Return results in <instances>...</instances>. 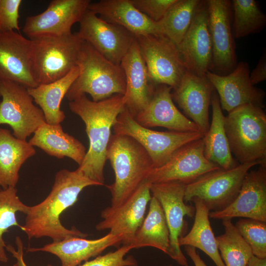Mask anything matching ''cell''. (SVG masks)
I'll use <instances>...</instances> for the list:
<instances>
[{"mask_svg":"<svg viewBox=\"0 0 266 266\" xmlns=\"http://www.w3.org/2000/svg\"><path fill=\"white\" fill-rule=\"evenodd\" d=\"M90 186L100 185L77 169L74 171L66 169L59 170L47 197L39 203L29 206L21 230L29 239L48 237L56 242L70 237L86 238L87 234L75 227L71 229L65 227L60 217L77 201L81 191Z\"/></svg>","mask_w":266,"mask_h":266,"instance_id":"6da1fadb","label":"cell"},{"mask_svg":"<svg viewBox=\"0 0 266 266\" xmlns=\"http://www.w3.org/2000/svg\"><path fill=\"white\" fill-rule=\"evenodd\" d=\"M69 107L84 122L89 141L84 159L77 169L100 186L103 185V169L111 130L117 117L125 107L123 95H115L95 102L83 95L69 101Z\"/></svg>","mask_w":266,"mask_h":266,"instance_id":"7a4b0ae2","label":"cell"},{"mask_svg":"<svg viewBox=\"0 0 266 266\" xmlns=\"http://www.w3.org/2000/svg\"><path fill=\"white\" fill-rule=\"evenodd\" d=\"M114 170L115 181L106 185L111 195V206L123 203L145 181L154 168L145 149L130 136L111 134L106 151Z\"/></svg>","mask_w":266,"mask_h":266,"instance_id":"3957f363","label":"cell"},{"mask_svg":"<svg viewBox=\"0 0 266 266\" xmlns=\"http://www.w3.org/2000/svg\"><path fill=\"white\" fill-rule=\"evenodd\" d=\"M77 66L79 74L65 96L69 101L86 94L95 102L124 95L126 80L120 65L111 62L84 41Z\"/></svg>","mask_w":266,"mask_h":266,"instance_id":"277c9868","label":"cell"},{"mask_svg":"<svg viewBox=\"0 0 266 266\" xmlns=\"http://www.w3.org/2000/svg\"><path fill=\"white\" fill-rule=\"evenodd\" d=\"M225 129L232 154L239 164L266 162V114L251 104L225 117Z\"/></svg>","mask_w":266,"mask_h":266,"instance_id":"5b68a950","label":"cell"},{"mask_svg":"<svg viewBox=\"0 0 266 266\" xmlns=\"http://www.w3.org/2000/svg\"><path fill=\"white\" fill-rule=\"evenodd\" d=\"M33 43V70L38 85L59 80L77 66L84 40L77 33L44 35L31 39Z\"/></svg>","mask_w":266,"mask_h":266,"instance_id":"8992f818","label":"cell"},{"mask_svg":"<svg viewBox=\"0 0 266 266\" xmlns=\"http://www.w3.org/2000/svg\"><path fill=\"white\" fill-rule=\"evenodd\" d=\"M265 163L239 164L230 169L220 168L210 171L186 185L184 201L187 202L198 198L210 212L222 210L235 199L249 169Z\"/></svg>","mask_w":266,"mask_h":266,"instance_id":"52a82bcc","label":"cell"},{"mask_svg":"<svg viewBox=\"0 0 266 266\" xmlns=\"http://www.w3.org/2000/svg\"><path fill=\"white\" fill-rule=\"evenodd\" d=\"M114 133L131 137L149 154L154 168L161 166L181 147L202 138L201 132H159L139 124L125 107L112 127Z\"/></svg>","mask_w":266,"mask_h":266,"instance_id":"ba28073f","label":"cell"},{"mask_svg":"<svg viewBox=\"0 0 266 266\" xmlns=\"http://www.w3.org/2000/svg\"><path fill=\"white\" fill-rule=\"evenodd\" d=\"M0 125L9 126L16 138L26 140L45 122L42 110L34 104L27 87L0 80Z\"/></svg>","mask_w":266,"mask_h":266,"instance_id":"9c48e42d","label":"cell"},{"mask_svg":"<svg viewBox=\"0 0 266 266\" xmlns=\"http://www.w3.org/2000/svg\"><path fill=\"white\" fill-rule=\"evenodd\" d=\"M150 78L155 85L176 87L188 72L177 45L161 34L135 36Z\"/></svg>","mask_w":266,"mask_h":266,"instance_id":"30bf717a","label":"cell"},{"mask_svg":"<svg viewBox=\"0 0 266 266\" xmlns=\"http://www.w3.org/2000/svg\"><path fill=\"white\" fill-rule=\"evenodd\" d=\"M186 184L178 181L150 184V191L160 202L169 232L170 249L168 256L181 266H188L187 258L179 243L184 236L187 224L185 216L193 218L195 206L186 203L184 194Z\"/></svg>","mask_w":266,"mask_h":266,"instance_id":"8fae6325","label":"cell"},{"mask_svg":"<svg viewBox=\"0 0 266 266\" xmlns=\"http://www.w3.org/2000/svg\"><path fill=\"white\" fill-rule=\"evenodd\" d=\"M206 3L212 50L209 71L226 75L230 73L238 63L231 25V1L207 0Z\"/></svg>","mask_w":266,"mask_h":266,"instance_id":"7c38bea8","label":"cell"},{"mask_svg":"<svg viewBox=\"0 0 266 266\" xmlns=\"http://www.w3.org/2000/svg\"><path fill=\"white\" fill-rule=\"evenodd\" d=\"M220 168L205 158L202 138L176 150L166 163L152 169L146 181L150 184L178 181L187 185Z\"/></svg>","mask_w":266,"mask_h":266,"instance_id":"4fadbf2b","label":"cell"},{"mask_svg":"<svg viewBox=\"0 0 266 266\" xmlns=\"http://www.w3.org/2000/svg\"><path fill=\"white\" fill-rule=\"evenodd\" d=\"M81 38L117 65L129 50L135 36L124 28L109 23L88 9L79 21Z\"/></svg>","mask_w":266,"mask_h":266,"instance_id":"5bb4252c","label":"cell"},{"mask_svg":"<svg viewBox=\"0 0 266 266\" xmlns=\"http://www.w3.org/2000/svg\"><path fill=\"white\" fill-rule=\"evenodd\" d=\"M150 184L145 181L121 204L103 210L100 215L103 220L96 225V230H109L112 234L122 235L123 245H129L145 217L152 198Z\"/></svg>","mask_w":266,"mask_h":266,"instance_id":"9a60e30c","label":"cell"},{"mask_svg":"<svg viewBox=\"0 0 266 266\" xmlns=\"http://www.w3.org/2000/svg\"><path fill=\"white\" fill-rule=\"evenodd\" d=\"M91 2L90 0H52L44 11L26 18L23 32L30 39L69 34L73 25L79 22Z\"/></svg>","mask_w":266,"mask_h":266,"instance_id":"2e32d148","label":"cell"},{"mask_svg":"<svg viewBox=\"0 0 266 266\" xmlns=\"http://www.w3.org/2000/svg\"><path fill=\"white\" fill-rule=\"evenodd\" d=\"M0 80L27 88L38 85L33 70V43L15 31L0 33Z\"/></svg>","mask_w":266,"mask_h":266,"instance_id":"e0dca14e","label":"cell"},{"mask_svg":"<svg viewBox=\"0 0 266 266\" xmlns=\"http://www.w3.org/2000/svg\"><path fill=\"white\" fill-rule=\"evenodd\" d=\"M249 66L240 62L229 74L220 75L208 71L206 76L216 90L222 109L228 113L240 106L251 104L264 107L266 93L253 85Z\"/></svg>","mask_w":266,"mask_h":266,"instance_id":"ac0fdd59","label":"cell"},{"mask_svg":"<svg viewBox=\"0 0 266 266\" xmlns=\"http://www.w3.org/2000/svg\"><path fill=\"white\" fill-rule=\"evenodd\" d=\"M259 166L248 172L233 201L222 210L210 211V218L223 220L241 217L266 222V163Z\"/></svg>","mask_w":266,"mask_h":266,"instance_id":"d6986e66","label":"cell"},{"mask_svg":"<svg viewBox=\"0 0 266 266\" xmlns=\"http://www.w3.org/2000/svg\"><path fill=\"white\" fill-rule=\"evenodd\" d=\"M188 70L205 76L212 62V44L208 27L206 0H202L183 38L177 45Z\"/></svg>","mask_w":266,"mask_h":266,"instance_id":"ffe728a7","label":"cell"},{"mask_svg":"<svg viewBox=\"0 0 266 266\" xmlns=\"http://www.w3.org/2000/svg\"><path fill=\"white\" fill-rule=\"evenodd\" d=\"M173 101L199 128L204 135L207 132L209 108L215 89L206 76H199L187 72L178 85L172 89Z\"/></svg>","mask_w":266,"mask_h":266,"instance_id":"44dd1931","label":"cell"},{"mask_svg":"<svg viewBox=\"0 0 266 266\" xmlns=\"http://www.w3.org/2000/svg\"><path fill=\"white\" fill-rule=\"evenodd\" d=\"M120 66L126 80L125 107L134 118L147 106L156 87L150 78L135 38Z\"/></svg>","mask_w":266,"mask_h":266,"instance_id":"7402d4cb","label":"cell"},{"mask_svg":"<svg viewBox=\"0 0 266 266\" xmlns=\"http://www.w3.org/2000/svg\"><path fill=\"white\" fill-rule=\"evenodd\" d=\"M171 90L166 85L156 86L147 106L134 117L135 121L147 128L162 127L171 131L201 132L195 123L177 109L171 97Z\"/></svg>","mask_w":266,"mask_h":266,"instance_id":"603a6c76","label":"cell"},{"mask_svg":"<svg viewBox=\"0 0 266 266\" xmlns=\"http://www.w3.org/2000/svg\"><path fill=\"white\" fill-rule=\"evenodd\" d=\"M124 239L122 235L110 233L96 239L70 237L62 241H53L42 247L28 248L27 252L50 253L60 259L61 266H77L83 262L99 256L110 246L118 247Z\"/></svg>","mask_w":266,"mask_h":266,"instance_id":"cb8c5ba5","label":"cell"},{"mask_svg":"<svg viewBox=\"0 0 266 266\" xmlns=\"http://www.w3.org/2000/svg\"><path fill=\"white\" fill-rule=\"evenodd\" d=\"M88 9L105 21L124 28L134 36L161 34L158 23L138 10L130 0L91 2Z\"/></svg>","mask_w":266,"mask_h":266,"instance_id":"d4e9b609","label":"cell"},{"mask_svg":"<svg viewBox=\"0 0 266 266\" xmlns=\"http://www.w3.org/2000/svg\"><path fill=\"white\" fill-rule=\"evenodd\" d=\"M28 142L51 156L59 159L66 157L79 166L83 162L87 152L79 140L63 131L61 124L44 123L35 130Z\"/></svg>","mask_w":266,"mask_h":266,"instance_id":"484cf974","label":"cell"},{"mask_svg":"<svg viewBox=\"0 0 266 266\" xmlns=\"http://www.w3.org/2000/svg\"><path fill=\"white\" fill-rule=\"evenodd\" d=\"M35 153L28 141L19 139L9 130L0 128V187H15L21 166Z\"/></svg>","mask_w":266,"mask_h":266,"instance_id":"4316f807","label":"cell"},{"mask_svg":"<svg viewBox=\"0 0 266 266\" xmlns=\"http://www.w3.org/2000/svg\"><path fill=\"white\" fill-rule=\"evenodd\" d=\"M212 119L209 129L203 137L204 154L209 161L221 168L228 169L234 167L239 164L233 156L225 129V116L214 91L212 94Z\"/></svg>","mask_w":266,"mask_h":266,"instance_id":"83f0119b","label":"cell"},{"mask_svg":"<svg viewBox=\"0 0 266 266\" xmlns=\"http://www.w3.org/2000/svg\"><path fill=\"white\" fill-rule=\"evenodd\" d=\"M79 72V67L77 66L59 80L28 88L33 101L42 110L46 123L60 124L65 119V112L61 108V102L77 77Z\"/></svg>","mask_w":266,"mask_h":266,"instance_id":"f1b7e54d","label":"cell"},{"mask_svg":"<svg viewBox=\"0 0 266 266\" xmlns=\"http://www.w3.org/2000/svg\"><path fill=\"white\" fill-rule=\"evenodd\" d=\"M129 245L133 249L153 247L168 255L169 232L163 208L154 197L152 196L148 213Z\"/></svg>","mask_w":266,"mask_h":266,"instance_id":"f546056e","label":"cell"},{"mask_svg":"<svg viewBox=\"0 0 266 266\" xmlns=\"http://www.w3.org/2000/svg\"><path fill=\"white\" fill-rule=\"evenodd\" d=\"M191 201L194 202L196 209L194 224L190 231L180 238V246L198 248L209 256L216 266H225L211 227L210 211L200 199L194 198Z\"/></svg>","mask_w":266,"mask_h":266,"instance_id":"4dcf8cb0","label":"cell"},{"mask_svg":"<svg viewBox=\"0 0 266 266\" xmlns=\"http://www.w3.org/2000/svg\"><path fill=\"white\" fill-rule=\"evenodd\" d=\"M202 0H177L158 22L160 34L177 45L188 30Z\"/></svg>","mask_w":266,"mask_h":266,"instance_id":"1f68e13d","label":"cell"},{"mask_svg":"<svg viewBox=\"0 0 266 266\" xmlns=\"http://www.w3.org/2000/svg\"><path fill=\"white\" fill-rule=\"evenodd\" d=\"M222 224L225 233L216 236V239L225 266H247L253 256L251 248L239 233L232 220H223Z\"/></svg>","mask_w":266,"mask_h":266,"instance_id":"d6a6232c","label":"cell"},{"mask_svg":"<svg viewBox=\"0 0 266 266\" xmlns=\"http://www.w3.org/2000/svg\"><path fill=\"white\" fill-rule=\"evenodd\" d=\"M233 12V34L237 38L261 32L266 25V16L255 0L231 1Z\"/></svg>","mask_w":266,"mask_h":266,"instance_id":"836d02e7","label":"cell"},{"mask_svg":"<svg viewBox=\"0 0 266 266\" xmlns=\"http://www.w3.org/2000/svg\"><path fill=\"white\" fill-rule=\"evenodd\" d=\"M17 193V190L15 187L6 189L0 187V262L3 263H6L8 258L3 235L13 226L22 229V226L18 222L16 213L20 212L26 215L29 207L20 200Z\"/></svg>","mask_w":266,"mask_h":266,"instance_id":"e575fe53","label":"cell"},{"mask_svg":"<svg viewBox=\"0 0 266 266\" xmlns=\"http://www.w3.org/2000/svg\"><path fill=\"white\" fill-rule=\"evenodd\" d=\"M234 226L251 248L253 255L260 259H266V222L241 218Z\"/></svg>","mask_w":266,"mask_h":266,"instance_id":"d590c367","label":"cell"},{"mask_svg":"<svg viewBox=\"0 0 266 266\" xmlns=\"http://www.w3.org/2000/svg\"><path fill=\"white\" fill-rule=\"evenodd\" d=\"M133 249L131 245H123L115 251L99 255L77 266H139L133 256L125 257L127 254Z\"/></svg>","mask_w":266,"mask_h":266,"instance_id":"8d00e7d4","label":"cell"},{"mask_svg":"<svg viewBox=\"0 0 266 266\" xmlns=\"http://www.w3.org/2000/svg\"><path fill=\"white\" fill-rule=\"evenodd\" d=\"M21 0H0V33L19 31Z\"/></svg>","mask_w":266,"mask_h":266,"instance_id":"74e56055","label":"cell"},{"mask_svg":"<svg viewBox=\"0 0 266 266\" xmlns=\"http://www.w3.org/2000/svg\"><path fill=\"white\" fill-rule=\"evenodd\" d=\"M177 0H130L141 12L158 22L165 16Z\"/></svg>","mask_w":266,"mask_h":266,"instance_id":"f35d334b","label":"cell"},{"mask_svg":"<svg viewBox=\"0 0 266 266\" xmlns=\"http://www.w3.org/2000/svg\"><path fill=\"white\" fill-rule=\"evenodd\" d=\"M250 79L253 85L266 80V50L264 51L256 67L250 73Z\"/></svg>","mask_w":266,"mask_h":266,"instance_id":"ab89813d","label":"cell"},{"mask_svg":"<svg viewBox=\"0 0 266 266\" xmlns=\"http://www.w3.org/2000/svg\"><path fill=\"white\" fill-rule=\"evenodd\" d=\"M15 244L17 246L16 249L12 245H6L5 250L10 252L16 260V263L12 266H28L24 260V245L21 237L17 236L15 238ZM46 266H53L49 264Z\"/></svg>","mask_w":266,"mask_h":266,"instance_id":"60d3db41","label":"cell"},{"mask_svg":"<svg viewBox=\"0 0 266 266\" xmlns=\"http://www.w3.org/2000/svg\"><path fill=\"white\" fill-rule=\"evenodd\" d=\"M184 250L195 266H207L200 258L199 254L197 251L196 248L190 246H185Z\"/></svg>","mask_w":266,"mask_h":266,"instance_id":"b9f144b4","label":"cell"},{"mask_svg":"<svg viewBox=\"0 0 266 266\" xmlns=\"http://www.w3.org/2000/svg\"><path fill=\"white\" fill-rule=\"evenodd\" d=\"M247 266H266V259H260L253 255L250 258Z\"/></svg>","mask_w":266,"mask_h":266,"instance_id":"7bdbcfd3","label":"cell"},{"mask_svg":"<svg viewBox=\"0 0 266 266\" xmlns=\"http://www.w3.org/2000/svg\"><path fill=\"white\" fill-rule=\"evenodd\" d=\"M172 266V265H167V266Z\"/></svg>","mask_w":266,"mask_h":266,"instance_id":"ee69618b","label":"cell"}]
</instances>
